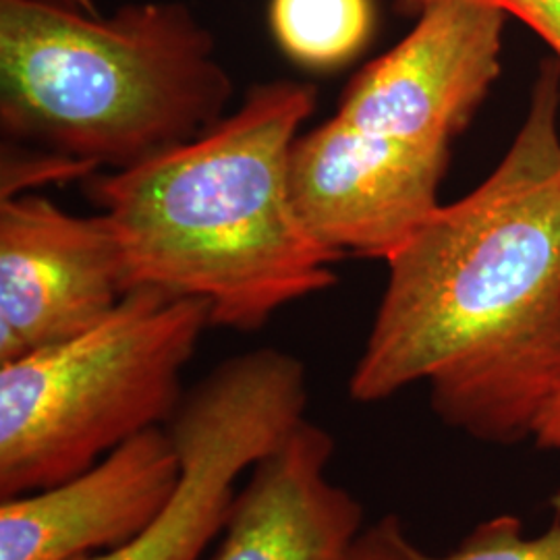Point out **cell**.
<instances>
[{"label": "cell", "mask_w": 560, "mask_h": 560, "mask_svg": "<svg viewBox=\"0 0 560 560\" xmlns=\"http://www.w3.org/2000/svg\"><path fill=\"white\" fill-rule=\"evenodd\" d=\"M421 550L409 538L397 515H384L365 525L355 546L345 560H420Z\"/></svg>", "instance_id": "4fadbf2b"}, {"label": "cell", "mask_w": 560, "mask_h": 560, "mask_svg": "<svg viewBox=\"0 0 560 560\" xmlns=\"http://www.w3.org/2000/svg\"><path fill=\"white\" fill-rule=\"evenodd\" d=\"M127 293L104 214L75 217L32 191L0 200V363L94 328Z\"/></svg>", "instance_id": "52a82bcc"}, {"label": "cell", "mask_w": 560, "mask_h": 560, "mask_svg": "<svg viewBox=\"0 0 560 560\" xmlns=\"http://www.w3.org/2000/svg\"><path fill=\"white\" fill-rule=\"evenodd\" d=\"M300 358L261 347L219 363L166 423L180 457L177 492L136 538L78 560H200L224 529L237 481L307 418Z\"/></svg>", "instance_id": "8992f818"}, {"label": "cell", "mask_w": 560, "mask_h": 560, "mask_svg": "<svg viewBox=\"0 0 560 560\" xmlns=\"http://www.w3.org/2000/svg\"><path fill=\"white\" fill-rule=\"evenodd\" d=\"M210 326L203 301L140 287L94 328L0 363V499L71 480L166 425Z\"/></svg>", "instance_id": "277c9868"}, {"label": "cell", "mask_w": 560, "mask_h": 560, "mask_svg": "<svg viewBox=\"0 0 560 560\" xmlns=\"http://www.w3.org/2000/svg\"><path fill=\"white\" fill-rule=\"evenodd\" d=\"M506 13L474 0L428 7L345 88L337 113L295 141L301 164L413 198H439L451 143L501 75Z\"/></svg>", "instance_id": "5b68a950"}, {"label": "cell", "mask_w": 560, "mask_h": 560, "mask_svg": "<svg viewBox=\"0 0 560 560\" xmlns=\"http://www.w3.org/2000/svg\"><path fill=\"white\" fill-rule=\"evenodd\" d=\"M179 481L166 425L150 428L71 480L0 499V560H78L119 548L161 515Z\"/></svg>", "instance_id": "ba28073f"}, {"label": "cell", "mask_w": 560, "mask_h": 560, "mask_svg": "<svg viewBox=\"0 0 560 560\" xmlns=\"http://www.w3.org/2000/svg\"><path fill=\"white\" fill-rule=\"evenodd\" d=\"M280 50L301 67L330 71L355 59L374 32L372 0H272Z\"/></svg>", "instance_id": "30bf717a"}, {"label": "cell", "mask_w": 560, "mask_h": 560, "mask_svg": "<svg viewBox=\"0 0 560 560\" xmlns=\"http://www.w3.org/2000/svg\"><path fill=\"white\" fill-rule=\"evenodd\" d=\"M233 81L183 2L110 18L59 0H0V129L7 145L88 177L140 166L226 117Z\"/></svg>", "instance_id": "3957f363"}, {"label": "cell", "mask_w": 560, "mask_h": 560, "mask_svg": "<svg viewBox=\"0 0 560 560\" xmlns=\"http://www.w3.org/2000/svg\"><path fill=\"white\" fill-rule=\"evenodd\" d=\"M386 266L351 399L428 382L448 428L486 444L534 441L560 399L559 60H541L499 166Z\"/></svg>", "instance_id": "6da1fadb"}, {"label": "cell", "mask_w": 560, "mask_h": 560, "mask_svg": "<svg viewBox=\"0 0 560 560\" xmlns=\"http://www.w3.org/2000/svg\"><path fill=\"white\" fill-rule=\"evenodd\" d=\"M62 4H69V7H73V9H78V11H83V13H92V15H98L101 11L96 9V2L94 0H59Z\"/></svg>", "instance_id": "9a60e30c"}, {"label": "cell", "mask_w": 560, "mask_h": 560, "mask_svg": "<svg viewBox=\"0 0 560 560\" xmlns=\"http://www.w3.org/2000/svg\"><path fill=\"white\" fill-rule=\"evenodd\" d=\"M316 101L301 81L254 85L196 140L94 180L129 291L200 300L212 326L256 332L337 284L340 256L305 224L291 187L293 143Z\"/></svg>", "instance_id": "7a4b0ae2"}, {"label": "cell", "mask_w": 560, "mask_h": 560, "mask_svg": "<svg viewBox=\"0 0 560 560\" xmlns=\"http://www.w3.org/2000/svg\"><path fill=\"white\" fill-rule=\"evenodd\" d=\"M335 439L301 421L235 494L214 560H345L365 529L361 502L330 480Z\"/></svg>", "instance_id": "9c48e42d"}, {"label": "cell", "mask_w": 560, "mask_h": 560, "mask_svg": "<svg viewBox=\"0 0 560 560\" xmlns=\"http://www.w3.org/2000/svg\"><path fill=\"white\" fill-rule=\"evenodd\" d=\"M420 560H560V521L541 536H525L520 517L499 515L476 525L455 550L421 552Z\"/></svg>", "instance_id": "8fae6325"}, {"label": "cell", "mask_w": 560, "mask_h": 560, "mask_svg": "<svg viewBox=\"0 0 560 560\" xmlns=\"http://www.w3.org/2000/svg\"><path fill=\"white\" fill-rule=\"evenodd\" d=\"M534 442L540 446V448H560V399L552 411L546 416V420L541 421ZM552 506L560 513V488L557 490V494L552 497Z\"/></svg>", "instance_id": "5bb4252c"}, {"label": "cell", "mask_w": 560, "mask_h": 560, "mask_svg": "<svg viewBox=\"0 0 560 560\" xmlns=\"http://www.w3.org/2000/svg\"><path fill=\"white\" fill-rule=\"evenodd\" d=\"M390 2H393V9L400 15L418 18L428 7L442 0H390ZM474 2L497 7L506 15H513L525 25H529L541 40L552 48L555 59L560 62V0H474Z\"/></svg>", "instance_id": "7c38bea8"}]
</instances>
